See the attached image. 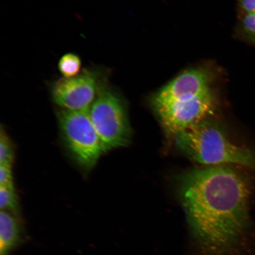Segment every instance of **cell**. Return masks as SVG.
<instances>
[{
	"instance_id": "cell-1",
	"label": "cell",
	"mask_w": 255,
	"mask_h": 255,
	"mask_svg": "<svg viewBox=\"0 0 255 255\" xmlns=\"http://www.w3.org/2000/svg\"><path fill=\"white\" fill-rule=\"evenodd\" d=\"M178 190L203 248L219 253L237 244L249 223L250 189L244 175L227 165L194 169L181 175Z\"/></svg>"
},
{
	"instance_id": "cell-2",
	"label": "cell",
	"mask_w": 255,
	"mask_h": 255,
	"mask_svg": "<svg viewBox=\"0 0 255 255\" xmlns=\"http://www.w3.org/2000/svg\"><path fill=\"white\" fill-rule=\"evenodd\" d=\"M177 147L194 161L208 166H255L250 149L234 144L218 124L207 119L173 138Z\"/></svg>"
},
{
	"instance_id": "cell-3",
	"label": "cell",
	"mask_w": 255,
	"mask_h": 255,
	"mask_svg": "<svg viewBox=\"0 0 255 255\" xmlns=\"http://www.w3.org/2000/svg\"><path fill=\"white\" fill-rule=\"evenodd\" d=\"M89 114L104 152L129 144L132 130L126 105L119 93L110 87L108 81L102 86Z\"/></svg>"
},
{
	"instance_id": "cell-4",
	"label": "cell",
	"mask_w": 255,
	"mask_h": 255,
	"mask_svg": "<svg viewBox=\"0 0 255 255\" xmlns=\"http://www.w3.org/2000/svg\"><path fill=\"white\" fill-rule=\"evenodd\" d=\"M57 115L63 138L70 151L82 167L91 170L104 151L89 110H60Z\"/></svg>"
},
{
	"instance_id": "cell-5",
	"label": "cell",
	"mask_w": 255,
	"mask_h": 255,
	"mask_svg": "<svg viewBox=\"0 0 255 255\" xmlns=\"http://www.w3.org/2000/svg\"><path fill=\"white\" fill-rule=\"evenodd\" d=\"M104 71L85 69L74 78L56 80L50 88L53 103L61 110H89L102 86L108 81V75Z\"/></svg>"
},
{
	"instance_id": "cell-6",
	"label": "cell",
	"mask_w": 255,
	"mask_h": 255,
	"mask_svg": "<svg viewBox=\"0 0 255 255\" xmlns=\"http://www.w3.org/2000/svg\"><path fill=\"white\" fill-rule=\"evenodd\" d=\"M216 100L211 91L196 97L173 102L156 113L165 132L173 137L203 121L215 111Z\"/></svg>"
},
{
	"instance_id": "cell-7",
	"label": "cell",
	"mask_w": 255,
	"mask_h": 255,
	"mask_svg": "<svg viewBox=\"0 0 255 255\" xmlns=\"http://www.w3.org/2000/svg\"><path fill=\"white\" fill-rule=\"evenodd\" d=\"M210 76L205 70L184 71L153 96L151 104L156 111L173 102L196 97L211 91Z\"/></svg>"
},
{
	"instance_id": "cell-8",
	"label": "cell",
	"mask_w": 255,
	"mask_h": 255,
	"mask_svg": "<svg viewBox=\"0 0 255 255\" xmlns=\"http://www.w3.org/2000/svg\"><path fill=\"white\" fill-rule=\"evenodd\" d=\"M24 231L18 216L0 212V255H9L24 241Z\"/></svg>"
},
{
	"instance_id": "cell-9",
	"label": "cell",
	"mask_w": 255,
	"mask_h": 255,
	"mask_svg": "<svg viewBox=\"0 0 255 255\" xmlns=\"http://www.w3.org/2000/svg\"><path fill=\"white\" fill-rule=\"evenodd\" d=\"M58 69L63 78H74L82 72V60L75 53H66L59 60Z\"/></svg>"
},
{
	"instance_id": "cell-10",
	"label": "cell",
	"mask_w": 255,
	"mask_h": 255,
	"mask_svg": "<svg viewBox=\"0 0 255 255\" xmlns=\"http://www.w3.org/2000/svg\"><path fill=\"white\" fill-rule=\"evenodd\" d=\"M0 209L18 216L20 205L14 186H0Z\"/></svg>"
},
{
	"instance_id": "cell-11",
	"label": "cell",
	"mask_w": 255,
	"mask_h": 255,
	"mask_svg": "<svg viewBox=\"0 0 255 255\" xmlns=\"http://www.w3.org/2000/svg\"><path fill=\"white\" fill-rule=\"evenodd\" d=\"M238 34L242 39L255 46V13L242 14Z\"/></svg>"
},
{
	"instance_id": "cell-12",
	"label": "cell",
	"mask_w": 255,
	"mask_h": 255,
	"mask_svg": "<svg viewBox=\"0 0 255 255\" xmlns=\"http://www.w3.org/2000/svg\"><path fill=\"white\" fill-rule=\"evenodd\" d=\"M14 158L13 146L2 128L0 133V165L12 167Z\"/></svg>"
},
{
	"instance_id": "cell-13",
	"label": "cell",
	"mask_w": 255,
	"mask_h": 255,
	"mask_svg": "<svg viewBox=\"0 0 255 255\" xmlns=\"http://www.w3.org/2000/svg\"><path fill=\"white\" fill-rule=\"evenodd\" d=\"M0 186H14L11 166L0 165Z\"/></svg>"
},
{
	"instance_id": "cell-14",
	"label": "cell",
	"mask_w": 255,
	"mask_h": 255,
	"mask_svg": "<svg viewBox=\"0 0 255 255\" xmlns=\"http://www.w3.org/2000/svg\"><path fill=\"white\" fill-rule=\"evenodd\" d=\"M242 14L255 13V0H239Z\"/></svg>"
}]
</instances>
